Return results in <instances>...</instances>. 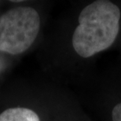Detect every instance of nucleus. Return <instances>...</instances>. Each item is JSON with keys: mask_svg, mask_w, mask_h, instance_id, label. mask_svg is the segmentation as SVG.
<instances>
[{"mask_svg": "<svg viewBox=\"0 0 121 121\" xmlns=\"http://www.w3.org/2000/svg\"><path fill=\"white\" fill-rule=\"evenodd\" d=\"M112 121H121V103L117 104L112 112Z\"/></svg>", "mask_w": 121, "mask_h": 121, "instance_id": "20e7f679", "label": "nucleus"}, {"mask_svg": "<svg viewBox=\"0 0 121 121\" xmlns=\"http://www.w3.org/2000/svg\"><path fill=\"white\" fill-rule=\"evenodd\" d=\"M120 9L108 0H98L82 9L72 35L77 54L88 58L113 44L120 30Z\"/></svg>", "mask_w": 121, "mask_h": 121, "instance_id": "f257e3e1", "label": "nucleus"}, {"mask_svg": "<svg viewBox=\"0 0 121 121\" xmlns=\"http://www.w3.org/2000/svg\"><path fill=\"white\" fill-rule=\"evenodd\" d=\"M0 121H40L34 111L25 108H12L0 114Z\"/></svg>", "mask_w": 121, "mask_h": 121, "instance_id": "7ed1b4c3", "label": "nucleus"}, {"mask_svg": "<svg viewBox=\"0 0 121 121\" xmlns=\"http://www.w3.org/2000/svg\"><path fill=\"white\" fill-rule=\"evenodd\" d=\"M40 18L31 7H17L0 17V51L19 54L29 48L39 31Z\"/></svg>", "mask_w": 121, "mask_h": 121, "instance_id": "f03ea898", "label": "nucleus"}]
</instances>
